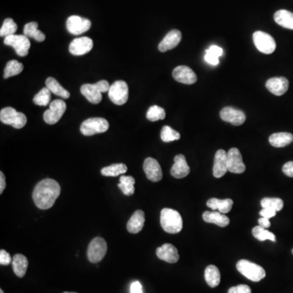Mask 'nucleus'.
Masks as SVG:
<instances>
[{
	"instance_id": "25",
	"label": "nucleus",
	"mask_w": 293,
	"mask_h": 293,
	"mask_svg": "<svg viewBox=\"0 0 293 293\" xmlns=\"http://www.w3.org/2000/svg\"><path fill=\"white\" fill-rule=\"evenodd\" d=\"M207 206L213 210H219L221 214H228L231 210L233 206V200L231 199L220 200L217 198H211L207 201Z\"/></svg>"
},
{
	"instance_id": "44",
	"label": "nucleus",
	"mask_w": 293,
	"mask_h": 293,
	"mask_svg": "<svg viewBox=\"0 0 293 293\" xmlns=\"http://www.w3.org/2000/svg\"><path fill=\"white\" fill-rule=\"evenodd\" d=\"M205 60L207 63L210 64L211 65H217L219 64V57L218 56H214L213 54L210 53L209 51H206V54H205Z\"/></svg>"
},
{
	"instance_id": "47",
	"label": "nucleus",
	"mask_w": 293,
	"mask_h": 293,
	"mask_svg": "<svg viewBox=\"0 0 293 293\" xmlns=\"http://www.w3.org/2000/svg\"><path fill=\"white\" fill-rule=\"evenodd\" d=\"M130 293H143L142 285L140 282L135 281L131 284Z\"/></svg>"
},
{
	"instance_id": "16",
	"label": "nucleus",
	"mask_w": 293,
	"mask_h": 293,
	"mask_svg": "<svg viewBox=\"0 0 293 293\" xmlns=\"http://www.w3.org/2000/svg\"><path fill=\"white\" fill-rule=\"evenodd\" d=\"M93 41L88 37H77L73 40L70 45V52L73 56H82L88 53L93 48Z\"/></svg>"
},
{
	"instance_id": "10",
	"label": "nucleus",
	"mask_w": 293,
	"mask_h": 293,
	"mask_svg": "<svg viewBox=\"0 0 293 293\" xmlns=\"http://www.w3.org/2000/svg\"><path fill=\"white\" fill-rule=\"evenodd\" d=\"M254 42L256 49L261 53L271 54L275 51L276 42L271 35L262 31H256L254 33Z\"/></svg>"
},
{
	"instance_id": "8",
	"label": "nucleus",
	"mask_w": 293,
	"mask_h": 293,
	"mask_svg": "<svg viewBox=\"0 0 293 293\" xmlns=\"http://www.w3.org/2000/svg\"><path fill=\"white\" fill-rule=\"evenodd\" d=\"M107 243L105 239L96 237L91 240L87 249V257L91 263L101 261L107 253Z\"/></svg>"
},
{
	"instance_id": "35",
	"label": "nucleus",
	"mask_w": 293,
	"mask_h": 293,
	"mask_svg": "<svg viewBox=\"0 0 293 293\" xmlns=\"http://www.w3.org/2000/svg\"><path fill=\"white\" fill-rule=\"evenodd\" d=\"M253 235L254 237L256 238V240H260V241H265V240H270L273 242H275L276 238L275 235L272 232H270L269 230H266L265 228L261 227V226H257L253 229Z\"/></svg>"
},
{
	"instance_id": "49",
	"label": "nucleus",
	"mask_w": 293,
	"mask_h": 293,
	"mask_svg": "<svg viewBox=\"0 0 293 293\" xmlns=\"http://www.w3.org/2000/svg\"><path fill=\"white\" fill-rule=\"evenodd\" d=\"M259 226H261L263 228H269L270 226V221L268 219L265 218H260L258 220Z\"/></svg>"
},
{
	"instance_id": "40",
	"label": "nucleus",
	"mask_w": 293,
	"mask_h": 293,
	"mask_svg": "<svg viewBox=\"0 0 293 293\" xmlns=\"http://www.w3.org/2000/svg\"><path fill=\"white\" fill-rule=\"evenodd\" d=\"M17 31V25L15 23L12 18L5 19L2 23V27L0 29V36L7 37L9 35H15Z\"/></svg>"
},
{
	"instance_id": "37",
	"label": "nucleus",
	"mask_w": 293,
	"mask_h": 293,
	"mask_svg": "<svg viewBox=\"0 0 293 293\" xmlns=\"http://www.w3.org/2000/svg\"><path fill=\"white\" fill-rule=\"evenodd\" d=\"M181 135L178 131L171 128L170 126H163L161 132V139L163 142L170 143L180 140Z\"/></svg>"
},
{
	"instance_id": "39",
	"label": "nucleus",
	"mask_w": 293,
	"mask_h": 293,
	"mask_svg": "<svg viewBox=\"0 0 293 293\" xmlns=\"http://www.w3.org/2000/svg\"><path fill=\"white\" fill-rule=\"evenodd\" d=\"M261 207L270 208L279 212L284 208V201L280 198H264L260 201Z\"/></svg>"
},
{
	"instance_id": "22",
	"label": "nucleus",
	"mask_w": 293,
	"mask_h": 293,
	"mask_svg": "<svg viewBox=\"0 0 293 293\" xmlns=\"http://www.w3.org/2000/svg\"><path fill=\"white\" fill-rule=\"evenodd\" d=\"M182 34L178 30H173L165 35L158 46L159 51L161 52L170 51L175 48L181 42Z\"/></svg>"
},
{
	"instance_id": "36",
	"label": "nucleus",
	"mask_w": 293,
	"mask_h": 293,
	"mask_svg": "<svg viewBox=\"0 0 293 293\" xmlns=\"http://www.w3.org/2000/svg\"><path fill=\"white\" fill-rule=\"evenodd\" d=\"M51 92L47 86L42 88L36 96L34 97L35 105L38 106H47L51 104Z\"/></svg>"
},
{
	"instance_id": "14",
	"label": "nucleus",
	"mask_w": 293,
	"mask_h": 293,
	"mask_svg": "<svg viewBox=\"0 0 293 293\" xmlns=\"http://www.w3.org/2000/svg\"><path fill=\"white\" fill-rule=\"evenodd\" d=\"M220 116L224 121L234 126H241L246 120V116L243 111L233 107L223 108L220 112Z\"/></svg>"
},
{
	"instance_id": "34",
	"label": "nucleus",
	"mask_w": 293,
	"mask_h": 293,
	"mask_svg": "<svg viewBox=\"0 0 293 293\" xmlns=\"http://www.w3.org/2000/svg\"><path fill=\"white\" fill-rule=\"evenodd\" d=\"M24 70L23 64L20 63L16 60H12L7 62L4 70V78L13 77L21 73Z\"/></svg>"
},
{
	"instance_id": "27",
	"label": "nucleus",
	"mask_w": 293,
	"mask_h": 293,
	"mask_svg": "<svg viewBox=\"0 0 293 293\" xmlns=\"http://www.w3.org/2000/svg\"><path fill=\"white\" fill-rule=\"evenodd\" d=\"M12 269L19 278H23L26 275V270L28 268V259L22 254H16L12 258Z\"/></svg>"
},
{
	"instance_id": "33",
	"label": "nucleus",
	"mask_w": 293,
	"mask_h": 293,
	"mask_svg": "<svg viewBox=\"0 0 293 293\" xmlns=\"http://www.w3.org/2000/svg\"><path fill=\"white\" fill-rule=\"evenodd\" d=\"M135 179L132 176H121L120 183H118L119 188L123 192L124 195L130 196L135 193Z\"/></svg>"
},
{
	"instance_id": "6",
	"label": "nucleus",
	"mask_w": 293,
	"mask_h": 293,
	"mask_svg": "<svg viewBox=\"0 0 293 293\" xmlns=\"http://www.w3.org/2000/svg\"><path fill=\"white\" fill-rule=\"evenodd\" d=\"M110 128V123L103 117H92L81 123L80 131L85 136H92L96 134L105 133Z\"/></svg>"
},
{
	"instance_id": "50",
	"label": "nucleus",
	"mask_w": 293,
	"mask_h": 293,
	"mask_svg": "<svg viewBox=\"0 0 293 293\" xmlns=\"http://www.w3.org/2000/svg\"><path fill=\"white\" fill-rule=\"evenodd\" d=\"M0 293H4L3 291H2V289H0Z\"/></svg>"
},
{
	"instance_id": "20",
	"label": "nucleus",
	"mask_w": 293,
	"mask_h": 293,
	"mask_svg": "<svg viewBox=\"0 0 293 293\" xmlns=\"http://www.w3.org/2000/svg\"><path fill=\"white\" fill-rule=\"evenodd\" d=\"M190 173V167L186 163V158L183 154H179L175 157V164L173 165L170 174L175 179H183Z\"/></svg>"
},
{
	"instance_id": "5",
	"label": "nucleus",
	"mask_w": 293,
	"mask_h": 293,
	"mask_svg": "<svg viewBox=\"0 0 293 293\" xmlns=\"http://www.w3.org/2000/svg\"><path fill=\"white\" fill-rule=\"evenodd\" d=\"M0 121L15 129H21L27 123V117L25 114L17 112L13 108L7 107L0 111Z\"/></svg>"
},
{
	"instance_id": "11",
	"label": "nucleus",
	"mask_w": 293,
	"mask_h": 293,
	"mask_svg": "<svg viewBox=\"0 0 293 293\" xmlns=\"http://www.w3.org/2000/svg\"><path fill=\"white\" fill-rule=\"evenodd\" d=\"M66 110V104L62 100H56L51 102L49 110L45 111L43 119L45 122L49 125L57 123L65 113Z\"/></svg>"
},
{
	"instance_id": "17",
	"label": "nucleus",
	"mask_w": 293,
	"mask_h": 293,
	"mask_svg": "<svg viewBox=\"0 0 293 293\" xmlns=\"http://www.w3.org/2000/svg\"><path fill=\"white\" fill-rule=\"evenodd\" d=\"M144 170L146 178L150 181L156 183L161 181L163 178L162 170L161 165L156 159L147 157L144 163Z\"/></svg>"
},
{
	"instance_id": "12",
	"label": "nucleus",
	"mask_w": 293,
	"mask_h": 293,
	"mask_svg": "<svg viewBox=\"0 0 293 293\" xmlns=\"http://www.w3.org/2000/svg\"><path fill=\"white\" fill-rule=\"evenodd\" d=\"M66 27L70 34L73 35H80L91 29V22L88 19L74 15V16H70L67 19Z\"/></svg>"
},
{
	"instance_id": "46",
	"label": "nucleus",
	"mask_w": 293,
	"mask_h": 293,
	"mask_svg": "<svg viewBox=\"0 0 293 293\" xmlns=\"http://www.w3.org/2000/svg\"><path fill=\"white\" fill-rule=\"evenodd\" d=\"M207 51L214 55V56H218V57L222 56V53H223L222 48L219 47V46H216V45H212L211 47L208 49Z\"/></svg>"
},
{
	"instance_id": "9",
	"label": "nucleus",
	"mask_w": 293,
	"mask_h": 293,
	"mask_svg": "<svg viewBox=\"0 0 293 293\" xmlns=\"http://www.w3.org/2000/svg\"><path fill=\"white\" fill-rule=\"evenodd\" d=\"M5 45L10 46L15 49L16 53L19 56L24 57L28 55L31 48V42L26 35H12L5 37L3 40Z\"/></svg>"
},
{
	"instance_id": "42",
	"label": "nucleus",
	"mask_w": 293,
	"mask_h": 293,
	"mask_svg": "<svg viewBox=\"0 0 293 293\" xmlns=\"http://www.w3.org/2000/svg\"><path fill=\"white\" fill-rule=\"evenodd\" d=\"M12 262V257L10 254L4 249H1L0 251V264L2 265H8Z\"/></svg>"
},
{
	"instance_id": "19",
	"label": "nucleus",
	"mask_w": 293,
	"mask_h": 293,
	"mask_svg": "<svg viewBox=\"0 0 293 293\" xmlns=\"http://www.w3.org/2000/svg\"><path fill=\"white\" fill-rule=\"evenodd\" d=\"M289 80L286 77H272L267 80L265 87L275 96H281L286 93L289 89Z\"/></svg>"
},
{
	"instance_id": "30",
	"label": "nucleus",
	"mask_w": 293,
	"mask_h": 293,
	"mask_svg": "<svg viewBox=\"0 0 293 293\" xmlns=\"http://www.w3.org/2000/svg\"><path fill=\"white\" fill-rule=\"evenodd\" d=\"M46 86L51 91V93L55 94L56 96H60L63 99H69L70 97V92L67 90H65L54 77H47L46 80Z\"/></svg>"
},
{
	"instance_id": "51",
	"label": "nucleus",
	"mask_w": 293,
	"mask_h": 293,
	"mask_svg": "<svg viewBox=\"0 0 293 293\" xmlns=\"http://www.w3.org/2000/svg\"><path fill=\"white\" fill-rule=\"evenodd\" d=\"M69 293V292H65V293Z\"/></svg>"
},
{
	"instance_id": "32",
	"label": "nucleus",
	"mask_w": 293,
	"mask_h": 293,
	"mask_svg": "<svg viewBox=\"0 0 293 293\" xmlns=\"http://www.w3.org/2000/svg\"><path fill=\"white\" fill-rule=\"evenodd\" d=\"M127 170V166L125 164L118 163L103 168L101 170V175L105 177H117L119 175H124Z\"/></svg>"
},
{
	"instance_id": "43",
	"label": "nucleus",
	"mask_w": 293,
	"mask_h": 293,
	"mask_svg": "<svg viewBox=\"0 0 293 293\" xmlns=\"http://www.w3.org/2000/svg\"><path fill=\"white\" fill-rule=\"evenodd\" d=\"M277 211H275V210H273V209H270V208H264L262 210H260V215L263 218H265V219H270L271 218H274V217L276 215Z\"/></svg>"
},
{
	"instance_id": "41",
	"label": "nucleus",
	"mask_w": 293,
	"mask_h": 293,
	"mask_svg": "<svg viewBox=\"0 0 293 293\" xmlns=\"http://www.w3.org/2000/svg\"><path fill=\"white\" fill-rule=\"evenodd\" d=\"M228 293H252L251 289L245 284H240L236 287H232L228 290Z\"/></svg>"
},
{
	"instance_id": "13",
	"label": "nucleus",
	"mask_w": 293,
	"mask_h": 293,
	"mask_svg": "<svg viewBox=\"0 0 293 293\" xmlns=\"http://www.w3.org/2000/svg\"><path fill=\"white\" fill-rule=\"evenodd\" d=\"M228 171L233 174H242L246 170L243 161L242 155L236 147L230 148L227 152Z\"/></svg>"
},
{
	"instance_id": "7",
	"label": "nucleus",
	"mask_w": 293,
	"mask_h": 293,
	"mask_svg": "<svg viewBox=\"0 0 293 293\" xmlns=\"http://www.w3.org/2000/svg\"><path fill=\"white\" fill-rule=\"evenodd\" d=\"M109 97L115 105H125L129 97V87L126 81L119 80L112 84L109 91Z\"/></svg>"
},
{
	"instance_id": "28",
	"label": "nucleus",
	"mask_w": 293,
	"mask_h": 293,
	"mask_svg": "<svg viewBox=\"0 0 293 293\" xmlns=\"http://www.w3.org/2000/svg\"><path fill=\"white\" fill-rule=\"evenodd\" d=\"M275 22L279 26L293 31V13L287 10L277 11L274 16Z\"/></svg>"
},
{
	"instance_id": "15",
	"label": "nucleus",
	"mask_w": 293,
	"mask_h": 293,
	"mask_svg": "<svg viewBox=\"0 0 293 293\" xmlns=\"http://www.w3.org/2000/svg\"><path fill=\"white\" fill-rule=\"evenodd\" d=\"M173 77L179 82L191 85L197 81V76L191 68L186 65H180L173 70Z\"/></svg>"
},
{
	"instance_id": "29",
	"label": "nucleus",
	"mask_w": 293,
	"mask_h": 293,
	"mask_svg": "<svg viewBox=\"0 0 293 293\" xmlns=\"http://www.w3.org/2000/svg\"><path fill=\"white\" fill-rule=\"evenodd\" d=\"M205 279L210 288H216L219 286L221 281V275L218 267L214 265L207 266L205 269Z\"/></svg>"
},
{
	"instance_id": "26",
	"label": "nucleus",
	"mask_w": 293,
	"mask_h": 293,
	"mask_svg": "<svg viewBox=\"0 0 293 293\" xmlns=\"http://www.w3.org/2000/svg\"><path fill=\"white\" fill-rule=\"evenodd\" d=\"M293 141V135L291 133H275L269 138V142L275 147H284L292 144Z\"/></svg>"
},
{
	"instance_id": "24",
	"label": "nucleus",
	"mask_w": 293,
	"mask_h": 293,
	"mask_svg": "<svg viewBox=\"0 0 293 293\" xmlns=\"http://www.w3.org/2000/svg\"><path fill=\"white\" fill-rule=\"evenodd\" d=\"M203 220L208 223L216 224L220 227H226L230 223L229 218L220 212H205L203 214Z\"/></svg>"
},
{
	"instance_id": "52",
	"label": "nucleus",
	"mask_w": 293,
	"mask_h": 293,
	"mask_svg": "<svg viewBox=\"0 0 293 293\" xmlns=\"http://www.w3.org/2000/svg\"></svg>"
},
{
	"instance_id": "3",
	"label": "nucleus",
	"mask_w": 293,
	"mask_h": 293,
	"mask_svg": "<svg viewBox=\"0 0 293 293\" xmlns=\"http://www.w3.org/2000/svg\"><path fill=\"white\" fill-rule=\"evenodd\" d=\"M110 86L106 80H101L95 84H84L81 86V93L89 102L98 105L102 100V93L109 92Z\"/></svg>"
},
{
	"instance_id": "45",
	"label": "nucleus",
	"mask_w": 293,
	"mask_h": 293,
	"mask_svg": "<svg viewBox=\"0 0 293 293\" xmlns=\"http://www.w3.org/2000/svg\"><path fill=\"white\" fill-rule=\"evenodd\" d=\"M283 172L288 177L293 178V161H289L283 166Z\"/></svg>"
},
{
	"instance_id": "48",
	"label": "nucleus",
	"mask_w": 293,
	"mask_h": 293,
	"mask_svg": "<svg viewBox=\"0 0 293 293\" xmlns=\"http://www.w3.org/2000/svg\"><path fill=\"white\" fill-rule=\"evenodd\" d=\"M6 188V179L3 173L0 172V194H2L4 189Z\"/></svg>"
},
{
	"instance_id": "2",
	"label": "nucleus",
	"mask_w": 293,
	"mask_h": 293,
	"mask_svg": "<svg viewBox=\"0 0 293 293\" xmlns=\"http://www.w3.org/2000/svg\"><path fill=\"white\" fill-rule=\"evenodd\" d=\"M161 225L169 234H178L183 229V219L179 212L165 208L161 212Z\"/></svg>"
},
{
	"instance_id": "21",
	"label": "nucleus",
	"mask_w": 293,
	"mask_h": 293,
	"mask_svg": "<svg viewBox=\"0 0 293 293\" xmlns=\"http://www.w3.org/2000/svg\"><path fill=\"white\" fill-rule=\"evenodd\" d=\"M156 256L168 263H176L179 260L178 249L173 244H165L156 249Z\"/></svg>"
},
{
	"instance_id": "23",
	"label": "nucleus",
	"mask_w": 293,
	"mask_h": 293,
	"mask_svg": "<svg viewBox=\"0 0 293 293\" xmlns=\"http://www.w3.org/2000/svg\"><path fill=\"white\" fill-rule=\"evenodd\" d=\"M145 222V212L137 210L133 214L126 225L129 232L131 234H137L143 230Z\"/></svg>"
},
{
	"instance_id": "38",
	"label": "nucleus",
	"mask_w": 293,
	"mask_h": 293,
	"mask_svg": "<svg viewBox=\"0 0 293 293\" xmlns=\"http://www.w3.org/2000/svg\"><path fill=\"white\" fill-rule=\"evenodd\" d=\"M146 119L150 121H156L163 120L165 117V112L164 109L157 105H153L149 108L146 112Z\"/></svg>"
},
{
	"instance_id": "1",
	"label": "nucleus",
	"mask_w": 293,
	"mask_h": 293,
	"mask_svg": "<svg viewBox=\"0 0 293 293\" xmlns=\"http://www.w3.org/2000/svg\"><path fill=\"white\" fill-rule=\"evenodd\" d=\"M61 195V186L54 179H46L36 185L33 192V200L40 210H48L53 206Z\"/></svg>"
},
{
	"instance_id": "31",
	"label": "nucleus",
	"mask_w": 293,
	"mask_h": 293,
	"mask_svg": "<svg viewBox=\"0 0 293 293\" xmlns=\"http://www.w3.org/2000/svg\"><path fill=\"white\" fill-rule=\"evenodd\" d=\"M37 27H38V24L35 21L26 24L24 27V35H26V37H33L37 42H43L46 38V36L42 31L37 30Z\"/></svg>"
},
{
	"instance_id": "18",
	"label": "nucleus",
	"mask_w": 293,
	"mask_h": 293,
	"mask_svg": "<svg viewBox=\"0 0 293 293\" xmlns=\"http://www.w3.org/2000/svg\"><path fill=\"white\" fill-rule=\"evenodd\" d=\"M227 171V153L222 149H219L217 151L214 156V168H213L214 176L217 179H219L226 175Z\"/></svg>"
},
{
	"instance_id": "4",
	"label": "nucleus",
	"mask_w": 293,
	"mask_h": 293,
	"mask_svg": "<svg viewBox=\"0 0 293 293\" xmlns=\"http://www.w3.org/2000/svg\"><path fill=\"white\" fill-rule=\"evenodd\" d=\"M238 271L247 279L254 282H259L265 277V271L260 265L249 260H240L236 264Z\"/></svg>"
}]
</instances>
